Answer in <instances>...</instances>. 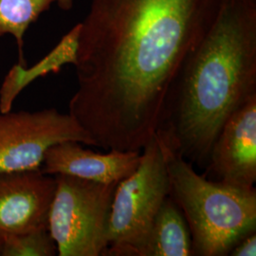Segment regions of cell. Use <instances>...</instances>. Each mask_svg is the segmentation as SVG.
I'll list each match as a JSON object with an SVG mask.
<instances>
[{"instance_id":"cell-6","label":"cell","mask_w":256,"mask_h":256,"mask_svg":"<svg viewBox=\"0 0 256 256\" xmlns=\"http://www.w3.org/2000/svg\"><path fill=\"white\" fill-rule=\"evenodd\" d=\"M68 140L95 146L70 113L55 108L0 112V172L38 170L46 151Z\"/></svg>"},{"instance_id":"cell-15","label":"cell","mask_w":256,"mask_h":256,"mask_svg":"<svg viewBox=\"0 0 256 256\" xmlns=\"http://www.w3.org/2000/svg\"><path fill=\"white\" fill-rule=\"evenodd\" d=\"M56 2L58 3L59 7L64 10L72 9L74 4V0H57Z\"/></svg>"},{"instance_id":"cell-14","label":"cell","mask_w":256,"mask_h":256,"mask_svg":"<svg viewBox=\"0 0 256 256\" xmlns=\"http://www.w3.org/2000/svg\"><path fill=\"white\" fill-rule=\"evenodd\" d=\"M230 254L232 256H256V232L241 239L238 244L232 248Z\"/></svg>"},{"instance_id":"cell-16","label":"cell","mask_w":256,"mask_h":256,"mask_svg":"<svg viewBox=\"0 0 256 256\" xmlns=\"http://www.w3.org/2000/svg\"><path fill=\"white\" fill-rule=\"evenodd\" d=\"M2 243H3V239H2V236L0 234V256H1V250H2Z\"/></svg>"},{"instance_id":"cell-13","label":"cell","mask_w":256,"mask_h":256,"mask_svg":"<svg viewBox=\"0 0 256 256\" xmlns=\"http://www.w3.org/2000/svg\"><path fill=\"white\" fill-rule=\"evenodd\" d=\"M1 256H54L57 247L48 228L21 234H1Z\"/></svg>"},{"instance_id":"cell-3","label":"cell","mask_w":256,"mask_h":256,"mask_svg":"<svg viewBox=\"0 0 256 256\" xmlns=\"http://www.w3.org/2000/svg\"><path fill=\"white\" fill-rule=\"evenodd\" d=\"M164 142L170 196L188 224L192 256H229L241 239L256 232V188H238L198 174Z\"/></svg>"},{"instance_id":"cell-1","label":"cell","mask_w":256,"mask_h":256,"mask_svg":"<svg viewBox=\"0 0 256 256\" xmlns=\"http://www.w3.org/2000/svg\"><path fill=\"white\" fill-rule=\"evenodd\" d=\"M220 0H92L78 24L70 114L104 151H142Z\"/></svg>"},{"instance_id":"cell-5","label":"cell","mask_w":256,"mask_h":256,"mask_svg":"<svg viewBox=\"0 0 256 256\" xmlns=\"http://www.w3.org/2000/svg\"><path fill=\"white\" fill-rule=\"evenodd\" d=\"M48 228L60 256H106L111 205L118 183L54 176Z\"/></svg>"},{"instance_id":"cell-12","label":"cell","mask_w":256,"mask_h":256,"mask_svg":"<svg viewBox=\"0 0 256 256\" xmlns=\"http://www.w3.org/2000/svg\"><path fill=\"white\" fill-rule=\"evenodd\" d=\"M57 0H0V36L16 38L20 54L28 26Z\"/></svg>"},{"instance_id":"cell-9","label":"cell","mask_w":256,"mask_h":256,"mask_svg":"<svg viewBox=\"0 0 256 256\" xmlns=\"http://www.w3.org/2000/svg\"><path fill=\"white\" fill-rule=\"evenodd\" d=\"M142 151L110 150L97 153L82 144L68 140L50 147L40 170L50 176L66 174L95 182L119 183L140 164Z\"/></svg>"},{"instance_id":"cell-2","label":"cell","mask_w":256,"mask_h":256,"mask_svg":"<svg viewBox=\"0 0 256 256\" xmlns=\"http://www.w3.org/2000/svg\"><path fill=\"white\" fill-rule=\"evenodd\" d=\"M254 96L256 0H220L171 82L156 132L191 164L204 167L226 120Z\"/></svg>"},{"instance_id":"cell-8","label":"cell","mask_w":256,"mask_h":256,"mask_svg":"<svg viewBox=\"0 0 256 256\" xmlns=\"http://www.w3.org/2000/svg\"><path fill=\"white\" fill-rule=\"evenodd\" d=\"M55 189L54 176L40 169L0 172V234L48 228Z\"/></svg>"},{"instance_id":"cell-11","label":"cell","mask_w":256,"mask_h":256,"mask_svg":"<svg viewBox=\"0 0 256 256\" xmlns=\"http://www.w3.org/2000/svg\"><path fill=\"white\" fill-rule=\"evenodd\" d=\"M78 24L60 41L54 50L30 70L14 66L0 90V112H8L16 97L37 77L54 72L66 64H74L78 37Z\"/></svg>"},{"instance_id":"cell-7","label":"cell","mask_w":256,"mask_h":256,"mask_svg":"<svg viewBox=\"0 0 256 256\" xmlns=\"http://www.w3.org/2000/svg\"><path fill=\"white\" fill-rule=\"evenodd\" d=\"M206 174L230 186L252 189L256 182V96L236 110L210 148Z\"/></svg>"},{"instance_id":"cell-10","label":"cell","mask_w":256,"mask_h":256,"mask_svg":"<svg viewBox=\"0 0 256 256\" xmlns=\"http://www.w3.org/2000/svg\"><path fill=\"white\" fill-rule=\"evenodd\" d=\"M192 239L182 212L168 196L162 202L138 256H191Z\"/></svg>"},{"instance_id":"cell-4","label":"cell","mask_w":256,"mask_h":256,"mask_svg":"<svg viewBox=\"0 0 256 256\" xmlns=\"http://www.w3.org/2000/svg\"><path fill=\"white\" fill-rule=\"evenodd\" d=\"M168 196L170 184L164 142L156 132L142 150L137 169L116 186L106 256H138Z\"/></svg>"}]
</instances>
